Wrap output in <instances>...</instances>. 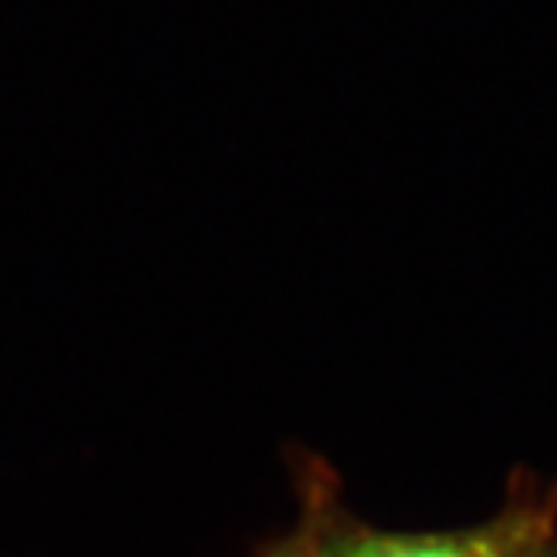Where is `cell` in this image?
<instances>
[{
  "instance_id": "obj_2",
  "label": "cell",
  "mask_w": 557,
  "mask_h": 557,
  "mask_svg": "<svg viewBox=\"0 0 557 557\" xmlns=\"http://www.w3.org/2000/svg\"><path fill=\"white\" fill-rule=\"evenodd\" d=\"M333 470L306 457L296 463V487H299V524L269 544L259 557H333L330 550V531H326V494L333 487Z\"/></svg>"
},
{
  "instance_id": "obj_1",
  "label": "cell",
  "mask_w": 557,
  "mask_h": 557,
  "mask_svg": "<svg viewBox=\"0 0 557 557\" xmlns=\"http://www.w3.org/2000/svg\"><path fill=\"white\" fill-rule=\"evenodd\" d=\"M333 557H557V484L513 476L504 507L460 531H380L346 510L339 481L326 494Z\"/></svg>"
}]
</instances>
